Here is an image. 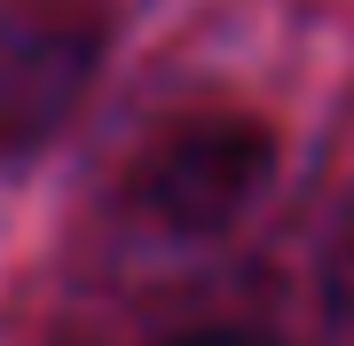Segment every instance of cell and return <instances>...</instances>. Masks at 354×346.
<instances>
[{
    "instance_id": "6da1fadb",
    "label": "cell",
    "mask_w": 354,
    "mask_h": 346,
    "mask_svg": "<svg viewBox=\"0 0 354 346\" xmlns=\"http://www.w3.org/2000/svg\"><path fill=\"white\" fill-rule=\"evenodd\" d=\"M276 173V134L260 118H189L142 157L134 197L174 236H221Z\"/></svg>"
},
{
    "instance_id": "7a4b0ae2",
    "label": "cell",
    "mask_w": 354,
    "mask_h": 346,
    "mask_svg": "<svg viewBox=\"0 0 354 346\" xmlns=\"http://www.w3.org/2000/svg\"><path fill=\"white\" fill-rule=\"evenodd\" d=\"M95 64V39L87 32H0V150L8 142H39L64 118L71 87Z\"/></svg>"
},
{
    "instance_id": "3957f363",
    "label": "cell",
    "mask_w": 354,
    "mask_h": 346,
    "mask_svg": "<svg viewBox=\"0 0 354 346\" xmlns=\"http://www.w3.org/2000/svg\"><path fill=\"white\" fill-rule=\"evenodd\" d=\"M323 299H330V315L354 331V197H346L339 229H330V244H323Z\"/></svg>"
},
{
    "instance_id": "277c9868",
    "label": "cell",
    "mask_w": 354,
    "mask_h": 346,
    "mask_svg": "<svg viewBox=\"0 0 354 346\" xmlns=\"http://www.w3.org/2000/svg\"><path fill=\"white\" fill-rule=\"evenodd\" d=\"M181 346H276V338H252V331H205V338H181Z\"/></svg>"
}]
</instances>
